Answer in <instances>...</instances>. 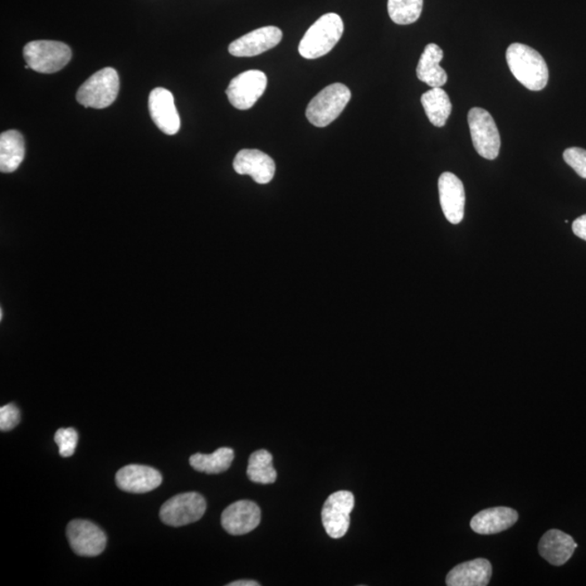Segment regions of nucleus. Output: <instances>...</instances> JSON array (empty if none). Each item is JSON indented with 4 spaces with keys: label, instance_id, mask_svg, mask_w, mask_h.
<instances>
[{
    "label": "nucleus",
    "instance_id": "393cba45",
    "mask_svg": "<svg viewBox=\"0 0 586 586\" xmlns=\"http://www.w3.org/2000/svg\"><path fill=\"white\" fill-rule=\"evenodd\" d=\"M424 0H388L391 20L399 26H408L422 16Z\"/></svg>",
    "mask_w": 586,
    "mask_h": 586
},
{
    "label": "nucleus",
    "instance_id": "2eb2a0df",
    "mask_svg": "<svg viewBox=\"0 0 586 586\" xmlns=\"http://www.w3.org/2000/svg\"><path fill=\"white\" fill-rule=\"evenodd\" d=\"M261 510L251 501H238L222 514V526L229 535H243L260 525Z\"/></svg>",
    "mask_w": 586,
    "mask_h": 586
},
{
    "label": "nucleus",
    "instance_id": "6ab92c4d",
    "mask_svg": "<svg viewBox=\"0 0 586 586\" xmlns=\"http://www.w3.org/2000/svg\"><path fill=\"white\" fill-rule=\"evenodd\" d=\"M578 547L574 537L560 530H550L542 536L539 543L540 555L550 565L563 566L573 557Z\"/></svg>",
    "mask_w": 586,
    "mask_h": 586
},
{
    "label": "nucleus",
    "instance_id": "bb28decb",
    "mask_svg": "<svg viewBox=\"0 0 586 586\" xmlns=\"http://www.w3.org/2000/svg\"><path fill=\"white\" fill-rule=\"evenodd\" d=\"M564 160L573 168L576 174L586 179V150L582 148H568L565 150Z\"/></svg>",
    "mask_w": 586,
    "mask_h": 586
},
{
    "label": "nucleus",
    "instance_id": "b1692460",
    "mask_svg": "<svg viewBox=\"0 0 586 586\" xmlns=\"http://www.w3.org/2000/svg\"><path fill=\"white\" fill-rule=\"evenodd\" d=\"M247 475L252 482L258 485H273L277 479V472L273 466V455L266 449H260L251 454L249 458Z\"/></svg>",
    "mask_w": 586,
    "mask_h": 586
},
{
    "label": "nucleus",
    "instance_id": "1a4fd4ad",
    "mask_svg": "<svg viewBox=\"0 0 586 586\" xmlns=\"http://www.w3.org/2000/svg\"><path fill=\"white\" fill-rule=\"evenodd\" d=\"M354 503L353 493L350 491H338L327 498L321 511V522L332 539H341L348 532Z\"/></svg>",
    "mask_w": 586,
    "mask_h": 586
},
{
    "label": "nucleus",
    "instance_id": "4468645a",
    "mask_svg": "<svg viewBox=\"0 0 586 586\" xmlns=\"http://www.w3.org/2000/svg\"><path fill=\"white\" fill-rule=\"evenodd\" d=\"M233 165L236 173L251 176L254 182L261 185L270 183L276 172V164L271 156L257 149L239 151Z\"/></svg>",
    "mask_w": 586,
    "mask_h": 586
},
{
    "label": "nucleus",
    "instance_id": "f8f14e48",
    "mask_svg": "<svg viewBox=\"0 0 586 586\" xmlns=\"http://www.w3.org/2000/svg\"><path fill=\"white\" fill-rule=\"evenodd\" d=\"M440 203L447 221L456 225L465 215L466 194L462 180L451 172L443 173L439 178Z\"/></svg>",
    "mask_w": 586,
    "mask_h": 586
},
{
    "label": "nucleus",
    "instance_id": "412c9836",
    "mask_svg": "<svg viewBox=\"0 0 586 586\" xmlns=\"http://www.w3.org/2000/svg\"><path fill=\"white\" fill-rule=\"evenodd\" d=\"M26 155V144L21 133L10 130L0 136V170L12 173L21 165Z\"/></svg>",
    "mask_w": 586,
    "mask_h": 586
},
{
    "label": "nucleus",
    "instance_id": "f03ea898",
    "mask_svg": "<svg viewBox=\"0 0 586 586\" xmlns=\"http://www.w3.org/2000/svg\"><path fill=\"white\" fill-rule=\"evenodd\" d=\"M344 32L339 14L330 12L316 20L299 44V53L305 59H319L332 51Z\"/></svg>",
    "mask_w": 586,
    "mask_h": 586
},
{
    "label": "nucleus",
    "instance_id": "39448f33",
    "mask_svg": "<svg viewBox=\"0 0 586 586\" xmlns=\"http://www.w3.org/2000/svg\"><path fill=\"white\" fill-rule=\"evenodd\" d=\"M23 57L32 70L51 75L62 70L72 59L71 48L57 41H34L23 49Z\"/></svg>",
    "mask_w": 586,
    "mask_h": 586
},
{
    "label": "nucleus",
    "instance_id": "f3484780",
    "mask_svg": "<svg viewBox=\"0 0 586 586\" xmlns=\"http://www.w3.org/2000/svg\"><path fill=\"white\" fill-rule=\"evenodd\" d=\"M518 512L510 507H493L478 512L471 527L478 535H491L510 529L518 521Z\"/></svg>",
    "mask_w": 586,
    "mask_h": 586
},
{
    "label": "nucleus",
    "instance_id": "cd10ccee",
    "mask_svg": "<svg viewBox=\"0 0 586 586\" xmlns=\"http://www.w3.org/2000/svg\"><path fill=\"white\" fill-rule=\"evenodd\" d=\"M21 420V414L16 404L10 403L0 408V430L3 432L16 428Z\"/></svg>",
    "mask_w": 586,
    "mask_h": 586
},
{
    "label": "nucleus",
    "instance_id": "7ed1b4c3",
    "mask_svg": "<svg viewBox=\"0 0 586 586\" xmlns=\"http://www.w3.org/2000/svg\"><path fill=\"white\" fill-rule=\"evenodd\" d=\"M351 91L341 83H334L319 92L306 107V119L316 127H326L334 122L348 106Z\"/></svg>",
    "mask_w": 586,
    "mask_h": 586
},
{
    "label": "nucleus",
    "instance_id": "f257e3e1",
    "mask_svg": "<svg viewBox=\"0 0 586 586\" xmlns=\"http://www.w3.org/2000/svg\"><path fill=\"white\" fill-rule=\"evenodd\" d=\"M506 61L517 81L527 90L539 91L549 83V67L535 49L525 44H511L507 48Z\"/></svg>",
    "mask_w": 586,
    "mask_h": 586
},
{
    "label": "nucleus",
    "instance_id": "20e7f679",
    "mask_svg": "<svg viewBox=\"0 0 586 586\" xmlns=\"http://www.w3.org/2000/svg\"><path fill=\"white\" fill-rule=\"evenodd\" d=\"M120 91V78L115 68L105 67L92 75L78 88V104L92 109H105L114 104Z\"/></svg>",
    "mask_w": 586,
    "mask_h": 586
},
{
    "label": "nucleus",
    "instance_id": "c756f323",
    "mask_svg": "<svg viewBox=\"0 0 586 586\" xmlns=\"http://www.w3.org/2000/svg\"><path fill=\"white\" fill-rule=\"evenodd\" d=\"M228 586H260L261 584L257 581L241 580L234 581V582L227 584Z\"/></svg>",
    "mask_w": 586,
    "mask_h": 586
},
{
    "label": "nucleus",
    "instance_id": "a878e982",
    "mask_svg": "<svg viewBox=\"0 0 586 586\" xmlns=\"http://www.w3.org/2000/svg\"><path fill=\"white\" fill-rule=\"evenodd\" d=\"M55 442L62 457H70L75 454L78 442V434L75 428H61L55 434Z\"/></svg>",
    "mask_w": 586,
    "mask_h": 586
},
{
    "label": "nucleus",
    "instance_id": "c85d7f7f",
    "mask_svg": "<svg viewBox=\"0 0 586 586\" xmlns=\"http://www.w3.org/2000/svg\"><path fill=\"white\" fill-rule=\"evenodd\" d=\"M573 231L575 236L586 242V214L575 219L573 224Z\"/></svg>",
    "mask_w": 586,
    "mask_h": 586
},
{
    "label": "nucleus",
    "instance_id": "a211bd4d",
    "mask_svg": "<svg viewBox=\"0 0 586 586\" xmlns=\"http://www.w3.org/2000/svg\"><path fill=\"white\" fill-rule=\"evenodd\" d=\"M492 565L486 558L459 564L447 576L448 586H486L490 582Z\"/></svg>",
    "mask_w": 586,
    "mask_h": 586
},
{
    "label": "nucleus",
    "instance_id": "423d86ee",
    "mask_svg": "<svg viewBox=\"0 0 586 586\" xmlns=\"http://www.w3.org/2000/svg\"><path fill=\"white\" fill-rule=\"evenodd\" d=\"M468 125L477 153L487 160L496 159L500 154L501 136L490 112L472 107L468 114Z\"/></svg>",
    "mask_w": 586,
    "mask_h": 586
},
{
    "label": "nucleus",
    "instance_id": "aec40b11",
    "mask_svg": "<svg viewBox=\"0 0 586 586\" xmlns=\"http://www.w3.org/2000/svg\"><path fill=\"white\" fill-rule=\"evenodd\" d=\"M442 59V48H440L437 44H429L419 59L416 68L418 80L426 83L432 88L446 85L447 75L446 70L440 66Z\"/></svg>",
    "mask_w": 586,
    "mask_h": 586
},
{
    "label": "nucleus",
    "instance_id": "dca6fc26",
    "mask_svg": "<svg viewBox=\"0 0 586 586\" xmlns=\"http://www.w3.org/2000/svg\"><path fill=\"white\" fill-rule=\"evenodd\" d=\"M115 481L121 490L134 495H145L159 487L163 479L153 467L127 465L116 472Z\"/></svg>",
    "mask_w": 586,
    "mask_h": 586
},
{
    "label": "nucleus",
    "instance_id": "9d476101",
    "mask_svg": "<svg viewBox=\"0 0 586 586\" xmlns=\"http://www.w3.org/2000/svg\"><path fill=\"white\" fill-rule=\"evenodd\" d=\"M67 535L71 549L78 556L100 555L107 546V535L91 521L73 520L67 525Z\"/></svg>",
    "mask_w": 586,
    "mask_h": 586
},
{
    "label": "nucleus",
    "instance_id": "ddd939ff",
    "mask_svg": "<svg viewBox=\"0 0 586 586\" xmlns=\"http://www.w3.org/2000/svg\"><path fill=\"white\" fill-rule=\"evenodd\" d=\"M148 105L151 119L161 131L166 135L178 133L180 117L172 92L162 87L154 88L150 92Z\"/></svg>",
    "mask_w": 586,
    "mask_h": 586
},
{
    "label": "nucleus",
    "instance_id": "0eeeda50",
    "mask_svg": "<svg viewBox=\"0 0 586 586\" xmlns=\"http://www.w3.org/2000/svg\"><path fill=\"white\" fill-rule=\"evenodd\" d=\"M207 502L199 493L188 492L166 501L160 510L161 520L170 527H183L202 519Z\"/></svg>",
    "mask_w": 586,
    "mask_h": 586
},
{
    "label": "nucleus",
    "instance_id": "4be33fe9",
    "mask_svg": "<svg viewBox=\"0 0 586 586\" xmlns=\"http://www.w3.org/2000/svg\"><path fill=\"white\" fill-rule=\"evenodd\" d=\"M422 105L430 123L437 127L446 125L452 114V102L442 87L432 88L422 96Z\"/></svg>",
    "mask_w": 586,
    "mask_h": 586
},
{
    "label": "nucleus",
    "instance_id": "6e6552de",
    "mask_svg": "<svg viewBox=\"0 0 586 586\" xmlns=\"http://www.w3.org/2000/svg\"><path fill=\"white\" fill-rule=\"evenodd\" d=\"M267 76L258 70H249L234 77L226 90L232 106L238 110H249L265 92Z\"/></svg>",
    "mask_w": 586,
    "mask_h": 586
},
{
    "label": "nucleus",
    "instance_id": "5701e85b",
    "mask_svg": "<svg viewBox=\"0 0 586 586\" xmlns=\"http://www.w3.org/2000/svg\"><path fill=\"white\" fill-rule=\"evenodd\" d=\"M234 454L232 448L221 447L212 454H194L189 459L190 466L200 472L221 473L232 466Z\"/></svg>",
    "mask_w": 586,
    "mask_h": 586
},
{
    "label": "nucleus",
    "instance_id": "9b49d317",
    "mask_svg": "<svg viewBox=\"0 0 586 586\" xmlns=\"http://www.w3.org/2000/svg\"><path fill=\"white\" fill-rule=\"evenodd\" d=\"M281 39V28L264 27L237 38L229 45L228 51L234 57H256L276 47Z\"/></svg>",
    "mask_w": 586,
    "mask_h": 586
}]
</instances>
